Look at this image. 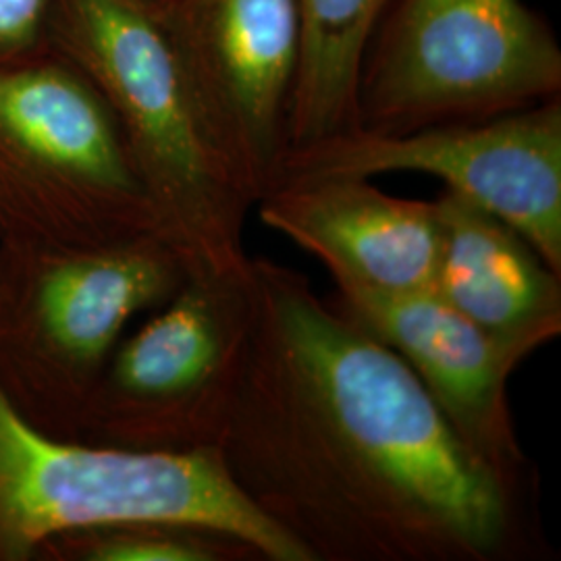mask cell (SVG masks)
<instances>
[{
    "instance_id": "cell-1",
    "label": "cell",
    "mask_w": 561,
    "mask_h": 561,
    "mask_svg": "<svg viewBox=\"0 0 561 561\" xmlns=\"http://www.w3.org/2000/svg\"><path fill=\"white\" fill-rule=\"evenodd\" d=\"M252 322L215 445L225 470L312 561H486L514 486L421 379L291 266L250 256Z\"/></svg>"
},
{
    "instance_id": "cell-2",
    "label": "cell",
    "mask_w": 561,
    "mask_h": 561,
    "mask_svg": "<svg viewBox=\"0 0 561 561\" xmlns=\"http://www.w3.org/2000/svg\"><path fill=\"white\" fill-rule=\"evenodd\" d=\"M83 60L119 121L159 231L187 277L243 273L261 187L181 53L144 0H71Z\"/></svg>"
},
{
    "instance_id": "cell-3",
    "label": "cell",
    "mask_w": 561,
    "mask_h": 561,
    "mask_svg": "<svg viewBox=\"0 0 561 561\" xmlns=\"http://www.w3.org/2000/svg\"><path fill=\"white\" fill-rule=\"evenodd\" d=\"M178 524L271 561H312L250 502L215 449L134 451L65 439L27 421L0 389V561H36L65 533Z\"/></svg>"
},
{
    "instance_id": "cell-4",
    "label": "cell",
    "mask_w": 561,
    "mask_h": 561,
    "mask_svg": "<svg viewBox=\"0 0 561 561\" xmlns=\"http://www.w3.org/2000/svg\"><path fill=\"white\" fill-rule=\"evenodd\" d=\"M185 277L159 236L88 250L0 243V389L42 431L78 439L125 327Z\"/></svg>"
},
{
    "instance_id": "cell-5",
    "label": "cell",
    "mask_w": 561,
    "mask_h": 561,
    "mask_svg": "<svg viewBox=\"0 0 561 561\" xmlns=\"http://www.w3.org/2000/svg\"><path fill=\"white\" fill-rule=\"evenodd\" d=\"M560 92L558 38L522 0H391L362 60L356 129L493 119Z\"/></svg>"
},
{
    "instance_id": "cell-6",
    "label": "cell",
    "mask_w": 561,
    "mask_h": 561,
    "mask_svg": "<svg viewBox=\"0 0 561 561\" xmlns=\"http://www.w3.org/2000/svg\"><path fill=\"white\" fill-rule=\"evenodd\" d=\"M146 236L161 238L157 215L101 92L60 69L0 71V243L88 250Z\"/></svg>"
},
{
    "instance_id": "cell-7",
    "label": "cell",
    "mask_w": 561,
    "mask_h": 561,
    "mask_svg": "<svg viewBox=\"0 0 561 561\" xmlns=\"http://www.w3.org/2000/svg\"><path fill=\"white\" fill-rule=\"evenodd\" d=\"M252 322L243 273L185 277L102 370L78 439L134 451L215 449L240 379Z\"/></svg>"
},
{
    "instance_id": "cell-8",
    "label": "cell",
    "mask_w": 561,
    "mask_h": 561,
    "mask_svg": "<svg viewBox=\"0 0 561 561\" xmlns=\"http://www.w3.org/2000/svg\"><path fill=\"white\" fill-rule=\"evenodd\" d=\"M424 173L507 222L561 273V99L401 136L352 129L280 154L273 183ZM268 185V187H271ZM266 187V190H268Z\"/></svg>"
},
{
    "instance_id": "cell-9",
    "label": "cell",
    "mask_w": 561,
    "mask_h": 561,
    "mask_svg": "<svg viewBox=\"0 0 561 561\" xmlns=\"http://www.w3.org/2000/svg\"><path fill=\"white\" fill-rule=\"evenodd\" d=\"M335 308L412 368L461 442L518 481L524 458L507 382L528 358L522 350L484 333L435 289L340 291Z\"/></svg>"
},
{
    "instance_id": "cell-10",
    "label": "cell",
    "mask_w": 561,
    "mask_h": 561,
    "mask_svg": "<svg viewBox=\"0 0 561 561\" xmlns=\"http://www.w3.org/2000/svg\"><path fill=\"white\" fill-rule=\"evenodd\" d=\"M164 15L262 196L285 150L298 0H175Z\"/></svg>"
},
{
    "instance_id": "cell-11",
    "label": "cell",
    "mask_w": 561,
    "mask_h": 561,
    "mask_svg": "<svg viewBox=\"0 0 561 561\" xmlns=\"http://www.w3.org/2000/svg\"><path fill=\"white\" fill-rule=\"evenodd\" d=\"M256 208L264 227L321 262L337 291L410 294L435 285V201L398 198L362 178H308L273 183Z\"/></svg>"
},
{
    "instance_id": "cell-12",
    "label": "cell",
    "mask_w": 561,
    "mask_h": 561,
    "mask_svg": "<svg viewBox=\"0 0 561 561\" xmlns=\"http://www.w3.org/2000/svg\"><path fill=\"white\" fill-rule=\"evenodd\" d=\"M433 289L468 321L526 356L561 333V283L507 222L445 190Z\"/></svg>"
},
{
    "instance_id": "cell-13",
    "label": "cell",
    "mask_w": 561,
    "mask_h": 561,
    "mask_svg": "<svg viewBox=\"0 0 561 561\" xmlns=\"http://www.w3.org/2000/svg\"><path fill=\"white\" fill-rule=\"evenodd\" d=\"M389 4L298 0L300 60L285 121V150L358 127L362 60Z\"/></svg>"
},
{
    "instance_id": "cell-14",
    "label": "cell",
    "mask_w": 561,
    "mask_h": 561,
    "mask_svg": "<svg viewBox=\"0 0 561 561\" xmlns=\"http://www.w3.org/2000/svg\"><path fill=\"white\" fill-rule=\"evenodd\" d=\"M231 545L238 542L187 526L129 522L53 537L36 561H219Z\"/></svg>"
},
{
    "instance_id": "cell-15",
    "label": "cell",
    "mask_w": 561,
    "mask_h": 561,
    "mask_svg": "<svg viewBox=\"0 0 561 561\" xmlns=\"http://www.w3.org/2000/svg\"><path fill=\"white\" fill-rule=\"evenodd\" d=\"M46 0H0V46L30 41L42 20Z\"/></svg>"
},
{
    "instance_id": "cell-16",
    "label": "cell",
    "mask_w": 561,
    "mask_h": 561,
    "mask_svg": "<svg viewBox=\"0 0 561 561\" xmlns=\"http://www.w3.org/2000/svg\"><path fill=\"white\" fill-rule=\"evenodd\" d=\"M169 2H171V7H173V4H175V0H169Z\"/></svg>"
}]
</instances>
